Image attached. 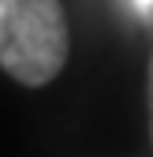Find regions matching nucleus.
<instances>
[{
    "mask_svg": "<svg viewBox=\"0 0 153 157\" xmlns=\"http://www.w3.org/2000/svg\"><path fill=\"white\" fill-rule=\"evenodd\" d=\"M67 60L60 0H0V67L23 86H45Z\"/></svg>",
    "mask_w": 153,
    "mask_h": 157,
    "instance_id": "nucleus-1",
    "label": "nucleus"
},
{
    "mask_svg": "<svg viewBox=\"0 0 153 157\" xmlns=\"http://www.w3.org/2000/svg\"><path fill=\"white\" fill-rule=\"evenodd\" d=\"M149 135H153V60H149Z\"/></svg>",
    "mask_w": 153,
    "mask_h": 157,
    "instance_id": "nucleus-2",
    "label": "nucleus"
},
{
    "mask_svg": "<svg viewBox=\"0 0 153 157\" xmlns=\"http://www.w3.org/2000/svg\"><path fill=\"white\" fill-rule=\"evenodd\" d=\"M135 8H138L142 15H153V0H135Z\"/></svg>",
    "mask_w": 153,
    "mask_h": 157,
    "instance_id": "nucleus-3",
    "label": "nucleus"
}]
</instances>
